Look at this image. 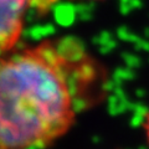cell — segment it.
<instances>
[{
  "label": "cell",
  "instance_id": "1",
  "mask_svg": "<svg viewBox=\"0 0 149 149\" xmlns=\"http://www.w3.org/2000/svg\"><path fill=\"white\" fill-rule=\"evenodd\" d=\"M98 63L78 39L45 41L13 52L0 68L1 149L42 148L66 133L95 101Z\"/></svg>",
  "mask_w": 149,
  "mask_h": 149
},
{
  "label": "cell",
  "instance_id": "3",
  "mask_svg": "<svg viewBox=\"0 0 149 149\" xmlns=\"http://www.w3.org/2000/svg\"><path fill=\"white\" fill-rule=\"evenodd\" d=\"M146 129H147V134H148V138H149V114L146 118Z\"/></svg>",
  "mask_w": 149,
  "mask_h": 149
},
{
  "label": "cell",
  "instance_id": "2",
  "mask_svg": "<svg viewBox=\"0 0 149 149\" xmlns=\"http://www.w3.org/2000/svg\"><path fill=\"white\" fill-rule=\"evenodd\" d=\"M27 4H30V0H0V42L3 52L11 51L20 39Z\"/></svg>",
  "mask_w": 149,
  "mask_h": 149
}]
</instances>
